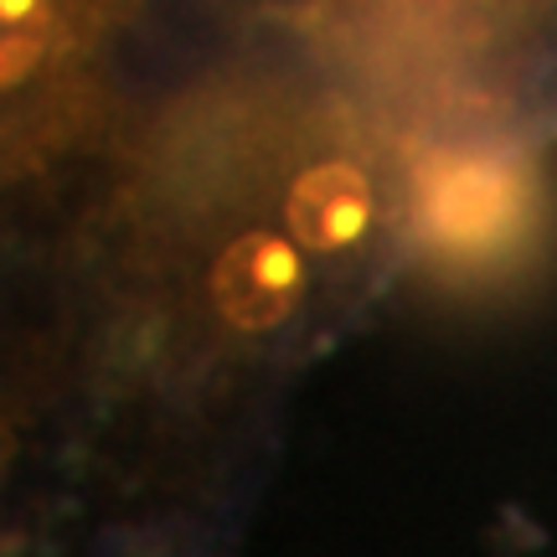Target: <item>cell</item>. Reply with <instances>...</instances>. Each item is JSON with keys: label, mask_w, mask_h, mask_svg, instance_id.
Masks as SVG:
<instances>
[{"label": "cell", "mask_w": 557, "mask_h": 557, "mask_svg": "<svg viewBox=\"0 0 557 557\" xmlns=\"http://www.w3.org/2000/svg\"><path fill=\"white\" fill-rule=\"evenodd\" d=\"M222 139L197 156L171 135L139 160L99 284L109 393L181 418L227 413L238 382L299 351L403 222L398 186H377L372 156L325 129L274 139L248 171H227Z\"/></svg>", "instance_id": "obj_1"}, {"label": "cell", "mask_w": 557, "mask_h": 557, "mask_svg": "<svg viewBox=\"0 0 557 557\" xmlns=\"http://www.w3.org/2000/svg\"><path fill=\"white\" fill-rule=\"evenodd\" d=\"M361 88L480 124L557 114V0H243Z\"/></svg>", "instance_id": "obj_2"}]
</instances>
